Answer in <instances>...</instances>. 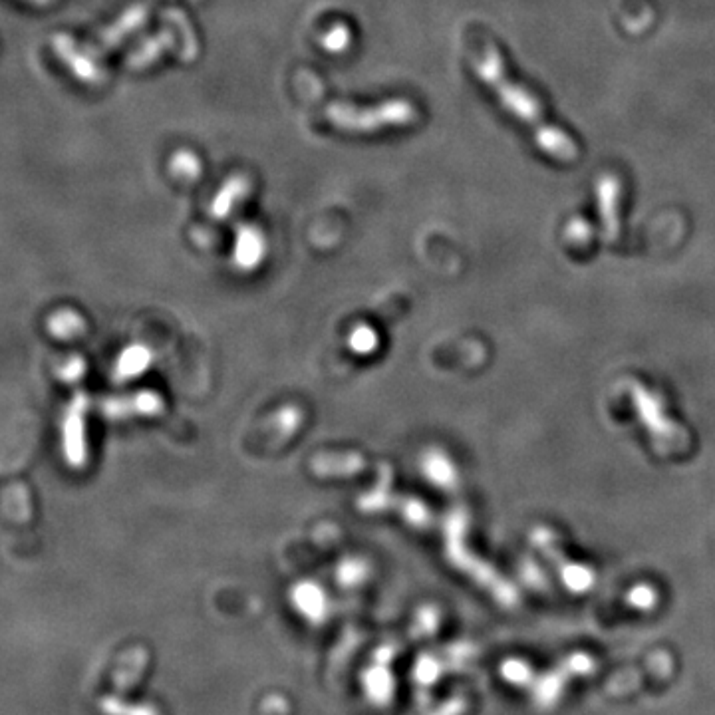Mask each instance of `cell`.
Listing matches in <instances>:
<instances>
[{
    "mask_svg": "<svg viewBox=\"0 0 715 715\" xmlns=\"http://www.w3.org/2000/svg\"><path fill=\"white\" fill-rule=\"evenodd\" d=\"M477 72L483 78L485 84H489L491 88L497 90L499 98L503 100V104L515 114L519 116L523 122H527L531 126V130L535 132V138L539 145L551 153L553 157H559L561 161H574L578 155V149L572 142L569 136H565L561 130L553 128L551 124L545 122L543 118V110L539 108L537 100L525 92L523 88L515 86L511 80L505 78L503 72V60L499 58L495 48H489L483 58L477 62Z\"/></svg>",
    "mask_w": 715,
    "mask_h": 715,
    "instance_id": "obj_1",
    "label": "cell"
},
{
    "mask_svg": "<svg viewBox=\"0 0 715 715\" xmlns=\"http://www.w3.org/2000/svg\"><path fill=\"white\" fill-rule=\"evenodd\" d=\"M86 412H88V398L84 394H78L68 406L62 422V449L68 465L76 469L84 467L88 459Z\"/></svg>",
    "mask_w": 715,
    "mask_h": 715,
    "instance_id": "obj_2",
    "label": "cell"
},
{
    "mask_svg": "<svg viewBox=\"0 0 715 715\" xmlns=\"http://www.w3.org/2000/svg\"><path fill=\"white\" fill-rule=\"evenodd\" d=\"M328 114L332 122H336L344 130H374L376 126H384V124L410 122L414 116L412 108L404 102H392L386 108L372 110L370 114H356V112L350 114L348 110L342 108H332Z\"/></svg>",
    "mask_w": 715,
    "mask_h": 715,
    "instance_id": "obj_3",
    "label": "cell"
},
{
    "mask_svg": "<svg viewBox=\"0 0 715 715\" xmlns=\"http://www.w3.org/2000/svg\"><path fill=\"white\" fill-rule=\"evenodd\" d=\"M161 408V400L153 394H138L128 400H110L104 404V414L108 418H124V416H149Z\"/></svg>",
    "mask_w": 715,
    "mask_h": 715,
    "instance_id": "obj_4",
    "label": "cell"
},
{
    "mask_svg": "<svg viewBox=\"0 0 715 715\" xmlns=\"http://www.w3.org/2000/svg\"><path fill=\"white\" fill-rule=\"evenodd\" d=\"M149 362H151V352L145 346H132L120 356L116 366V378L118 380L136 378L149 368Z\"/></svg>",
    "mask_w": 715,
    "mask_h": 715,
    "instance_id": "obj_5",
    "label": "cell"
},
{
    "mask_svg": "<svg viewBox=\"0 0 715 715\" xmlns=\"http://www.w3.org/2000/svg\"><path fill=\"white\" fill-rule=\"evenodd\" d=\"M48 328L56 338L70 340V338H76V336L82 334L84 320H82V316H78L72 310H62V312H58V314H54L50 318Z\"/></svg>",
    "mask_w": 715,
    "mask_h": 715,
    "instance_id": "obj_6",
    "label": "cell"
},
{
    "mask_svg": "<svg viewBox=\"0 0 715 715\" xmlns=\"http://www.w3.org/2000/svg\"><path fill=\"white\" fill-rule=\"evenodd\" d=\"M424 469H426L429 479L433 483H437L439 487H451L455 483L453 465L441 453H429L424 461Z\"/></svg>",
    "mask_w": 715,
    "mask_h": 715,
    "instance_id": "obj_7",
    "label": "cell"
},
{
    "mask_svg": "<svg viewBox=\"0 0 715 715\" xmlns=\"http://www.w3.org/2000/svg\"><path fill=\"white\" fill-rule=\"evenodd\" d=\"M263 257V241L257 233L253 231H247L243 233L241 241H239V247H237V259L243 267H253L261 261Z\"/></svg>",
    "mask_w": 715,
    "mask_h": 715,
    "instance_id": "obj_8",
    "label": "cell"
},
{
    "mask_svg": "<svg viewBox=\"0 0 715 715\" xmlns=\"http://www.w3.org/2000/svg\"><path fill=\"white\" fill-rule=\"evenodd\" d=\"M563 576H565L567 586H569L571 590H576V592L588 590V588L592 586V580H594L592 571H588V569H584V567H578V565L567 567L565 572H563Z\"/></svg>",
    "mask_w": 715,
    "mask_h": 715,
    "instance_id": "obj_9",
    "label": "cell"
},
{
    "mask_svg": "<svg viewBox=\"0 0 715 715\" xmlns=\"http://www.w3.org/2000/svg\"><path fill=\"white\" fill-rule=\"evenodd\" d=\"M628 602L638 610H650L656 606V590L650 588L648 584H638L630 590Z\"/></svg>",
    "mask_w": 715,
    "mask_h": 715,
    "instance_id": "obj_10",
    "label": "cell"
},
{
    "mask_svg": "<svg viewBox=\"0 0 715 715\" xmlns=\"http://www.w3.org/2000/svg\"><path fill=\"white\" fill-rule=\"evenodd\" d=\"M350 344H352L354 352H358V354H368V352H372V350L376 348L378 338H376L374 330H370V328H366V326H360V328H356L354 334L350 336Z\"/></svg>",
    "mask_w": 715,
    "mask_h": 715,
    "instance_id": "obj_11",
    "label": "cell"
},
{
    "mask_svg": "<svg viewBox=\"0 0 715 715\" xmlns=\"http://www.w3.org/2000/svg\"><path fill=\"white\" fill-rule=\"evenodd\" d=\"M84 372H86L84 360L78 358V356H74V358H70V360L64 364V368L60 370V378H62L64 382H74V380L82 378Z\"/></svg>",
    "mask_w": 715,
    "mask_h": 715,
    "instance_id": "obj_12",
    "label": "cell"
},
{
    "mask_svg": "<svg viewBox=\"0 0 715 715\" xmlns=\"http://www.w3.org/2000/svg\"><path fill=\"white\" fill-rule=\"evenodd\" d=\"M505 672H507V678H511L513 682H527L531 678V670L529 666L521 664V662H511L505 666Z\"/></svg>",
    "mask_w": 715,
    "mask_h": 715,
    "instance_id": "obj_13",
    "label": "cell"
}]
</instances>
